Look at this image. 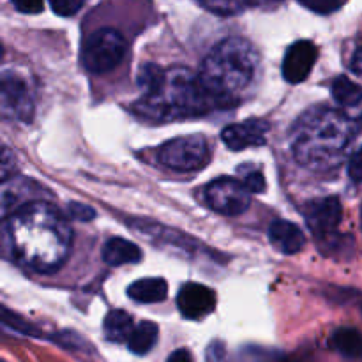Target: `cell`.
<instances>
[{"label":"cell","instance_id":"obj_29","mask_svg":"<svg viewBox=\"0 0 362 362\" xmlns=\"http://www.w3.org/2000/svg\"><path fill=\"white\" fill-rule=\"evenodd\" d=\"M16 11L23 14H39L42 11V0H13Z\"/></svg>","mask_w":362,"mask_h":362},{"label":"cell","instance_id":"obj_17","mask_svg":"<svg viewBox=\"0 0 362 362\" xmlns=\"http://www.w3.org/2000/svg\"><path fill=\"white\" fill-rule=\"evenodd\" d=\"M159 336V327L154 322H141L138 324V327L133 329L129 339H127V346L133 354L136 356H145V354L151 352L154 349L156 341H158Z\"/></svg>","mask_w":362,"mask_h":362},{"label":"cell","instance_id":"obj_23","mask_svg":"<svg viewBox=\"0 0 362 362\" xmlns=\"http://www.w3.org/2000/svg\"><path fill=\"white\" fill-rule=\"evenodd\" d=\"M83 2L85 0H49V6H52L53 13L67 18L74 16L83 7Z\"/></svg>","mask_w":362,"mask_h":362},{"label":"cell","instance_id":"obj_4","mask_svg":"<svg viewBox=\"0 0 362 362\" xmlns=\"http://www.w3.org/2000/svg\"><path fill=\"white\" fill-rule=\"evenodd\" d=\"M258 60V52L250 41L228 37L209 52L198 78L219 106L232 105L253 83Z\"/></svg>","mask_w":362,"mask_h":362},{"label":"cell","instance_id":"obj_5","mask_svg":"<svg viewBox=\"0 0 362 362\" xmlns=\"http://www.w3.org/2000/svg\"><path fill=\"white\" fill-rule=\"evenodd\" d=\"M126 55V39L115 28H99L85 41L81 49L83 67L92 74L115 69Z\"/></svg>","mask_w":362,"mask_h":362},{"label":"cell","instance_id":"obj_14","mask_svg":"<svg viewBox=\"0 0 362 362\" xmlns=\"http://www.w3.org/2000/svg\"><path fill=\"white\" fill-rule=\"evenodd\" d=\"M103 260H105V264L112 265V267L136 264V262L141 260V251L131 240L113 237V239L106 240V244L103 246Z\"/></svg>","mask_w":362,"mask_h":362},{"label":"cell","instance_id":"obj_21","mask_svg":"<svg viewBox=\"0 0 362 362\" xmlns=\"http://www.w3.org/2000/svg\"><path fill=\"white\" fill-rule=\"evenodd\" d=\"M198 4L218 16H235L251 6V0H198Z\"/></svg>","mask_w":362,"mask_h":362},{"label":"cell","instance_id":"obj_3","mask_svg":"<svg viewBox=\"0 0 362 362\" xmlns=\"http://www.w3.org/2000/svg\"><path fill=\"white\" fill-rule=\"evenodd\" d=\"M356 133V124L331 108L304 113L292 129V151L297 161L311 170L334 166Z\"/></svg>","mask_w":362,"mask_h":362},{"label":"cell","instance_id":"obj_8","mask_svg":"<svg viewBox=\"0 0 362 362\" xmlns=\"http://www.w3.org/2000/svg\"><path fill=\"white\" fill-rule=\"evenodd\" d=\"M205 202L218 214L239 216L251 205V193L244 187L243 180L223 177L209 184L205 189Z\"/></svg>","mask_w":362,"mask_h":362},{"label":"cell","instance_id":"obj_25","mask_svg":"<svg viewBox=\"0 0 362 362\" xmlns=\"http://www.w3.org/2000/svg\"><path fill=\"white\" fill-rule=\"evenodd\" d=\"M239 362H279V357L278 354H271L267 350L247 349L244 350Z\"/></svg>","mask_w":362,"mask_h":362},{"label":"cell","instance_id":"obj_18","mask_svg":"<svg viewBox=\"0 0 362 362\" xmlns=\"http://www.w3.org/2000/svg\"><path fill=\"white\" fill-rule=\"evenodd\" d=\"M332 349L350 359H362V332L356 329H338L331 338Z\"/></svg>","mask_w":362,"mask_h":362},{"label":"cell","instance_id":"obj_22","mask_svg":"<svg viewBox=\"0 0 362 362\" xmlns=\"http://www.w3.org/2000/svg\"><path fill=\"white\" fill-rule=\"evenodd\" d=\"M304 7L318 14H331L341 9L346 0H299Z\"/></svg>","mask_w":362,"mask_h":362},{"label":"cell","instance_id":"obj_33","mask_svg":"<svg viewBox=\"0 0 362 362\" xmlns=\"http://www.w3.org/2000/svg\"><path fill=\"white\" fill-rule=\"evenodd\" d=\"M2 55H4V46L2 42H0V60H2Z\"/></svg>","mask_w":362,"mask_h":362},{"label":"cell","instance_id":"obj_11","mask_svg":"<svg viewBox=\"0 0 362 362\" xmlns=\"http://www.w3.org/2000/svg\"><path fill=\"white\" fill-rule=\"evenodd\" d=\"M269 133V122L262 119H250L244 122L232 124L223 129L221 140L230 151H244L250 147L265 145Z\"/></svg>","mask_w":362,"mask_h":362},{"label":"cell","instance_id":"obj_13","mask_svg":"<svg viewBox=\"0 0 362 362\" xmlns=\"http://www.w3.org/2000/svg\"><path fill=\"white\" fill-rule=\"evenodd\" d=\"M269 239H271L272 246L279 250L285 255H296L306 244V237H304L303 230L292 221L286 219H276L271 226H269Z\"/></svg>","mask_w":362,"mask_h":362},{"label":"cell","instance_id":"obj_6","mask_svg":"<svg viewBox=\"0 0 362 362\" xmlns=\"http://www.w3.org/2000/svg\"><path fill=\"white\" fill-rule=\"evenodd\" d=\"M209 158L207 141L200 134L173 138L158 152L159 163L173 172H198L207 165Z\"/></svg>","mask_w":362,"mask_h":362},{"label":"cell","instance_id":"obj_28","mask_svg":"<svg viewBox=\"0 0 362 362\" xmlns=\"http://www.w3.org/2000/svg\"><path fill=\"white\" fill-rule=\"evenodd\" d=\"M207 362H228L226 346L221 341H214L207 346Z\"/></svg>","mask_w":362,"mask_h":362},{"label":"cell","instance_id":"obj_34","mask_svg":"<svg viewBox=\"0 0 362 362\" xmlns=\"http://www.w3.org/2000/svg\"><path fill=\"white\" fill-rule=\"evenodd\" d=\"M0 362H4V361H2V359H0Z\"/></svg>","mask_w":362,"mask_h":362},{"label":"cell","instance_id":"obj_2","mask_svg":"<svg viewBox=\"0 0 362 362\" xmlns=\"http://www.w3.org/2000/svg\"><path fill=\"white\" fill-rule=\"evenodd\" d=\"M141 99L133 110L148 122H170L189 119L219 108L218 101L205 90L198 74L187 67L163 69L156 64H144L138 73Z\"/></svg>","mask_w":362,"mask_h":362},{"label":"cell","instance_id":"obj_31","mask_svg":"<svg viewBox=\"0 0 362 362\" xmlns=\"http://www.w3.org/2000/svg\"><path fill=\"white\" fill-rule=\"evenodd\" d=\"M166 362H193V357H191V354L186 349H179L172 352V356L168 357Z\"/></svg>","mask_w":362,"mask_h":362},{"label":"cell","instance_id":"obj_32","mask_svg":"<svg viewBox=\"0 0 362 362\" xmlns=\"http://www.w3.org/2000/svg\"><path fill=\"white\" fill-rule=\"evenodd\" d=\"M352 69L354 73L359 74L362 78V46L356 52V55H354V60H352Z\"/></svg>","mask_w":362,"mask_h":362},{"label":"cell","instance_id":"obj_19","mask_svg":"<svg viewBox=\"0 0 362 362\" xmlns=\"http://www.w3.org/2000/svg\"><path fill=\"white\" fill-rule=\"evenodd\" d=\"M332 98L338 105L346 106V108H352L362 103V87L356 81L350 80L349 76H338L332 81Z\"/></svg>","mask_w":362,"mask_h":362},{"label":"cell","instance_id":"obj_24","mask_svg":"<svg viewBox=\"0 0 362 362\" xmlns=\"http://www.w3.org/2000/svg\"><path fill=\"white\" fill-rule=\"evenodd\" d=\"M14 166H16V161H14L13 152L0 141V184L9 179L11 173L14 172Z\"/></svg>","mask_w":362,"mask_h":362},{"label":"cell","instance_id":"obj_7","mask_svg":"<svg viewBox=\"0 0 362 362\" xmlns=\"http://www.w3.org/2000/svg\"><path fill=\"white\" fill-rule=\"evenodd\" d=\"M34 98L27 81L18 73L0 74V119L28 124L34 119Z\"/></svg>","mask_w":362,"mask_h":362},{"label":"cell","instance_id":"obj_10","mask_svg":"<svg viewBox=\"0 0 362 362\" xmlns=\"http://www.w3.org/2000/svg\"><path fill=\"white\" fill-rule=\"evenodd\" d=\"M318 59V48L311 41H297L286 49L283 59V78L288 83H303Z\"/></svg>","mask_w":362,"mask_h":362},{"label":"cell","instance_id":"obj_15","mask_svg":"<svg viewBox=\"0 0 362 362\" xmlns=\"http://www.w3.org/2000/svg\"><path fill=\"white\" fill-rule=\"evenodd\" d=\"M127 296L140 304L161 303L168 296V285L163 278H144L131 283Z\"/></svg>","mask_w":362,"mask_h":362},{"label":"cell","instance_id":"obj_26","mask_svg":"<svg viewBox=\"0 0 362 362\" xmlns=\"http://www.w3.org/2000/svg\"><path fill=\"white\" fill-rule=\"evenodd\" d=\"M67 212H69L71 218L76 219V221H92V219L95 218L94 209L88 207V205L85 204H78V202H71V204L67 205Z\"/></svg>","mask_w":362,"mask_h":362},{"label":"cell","instance_id":"obj_1","mask_svg":"<svg viewBox=\"0 0 362 362\" xmlns=\"http://www.w3.org/2000/svg\"><path fill=\"white\" fill-rule=\"evenodd\" d=\"M71 228L62 214L46 202L18 209L6 226L7 246L14 260L35 272H53L66 262Z\"/></svg>","mask_w":362,"mask_h":362},{"label":"cell","instance_id":"obj_30","mask_svg":"<svg viewBox=\"0 0 362 362\" xmlns=\"http://www.w3.org/2000/svg\"><path fill=\"white\" fill-rule=\"evenodd\" d=\"M349 175L354 182H362V147L352 156V159H350Z\"/></svg>","mask_w":362,"mask_h":362},{"label":"cell","instance_id":"obj_16","mask_svg":"<svg viewBox=\"0 0 362 362\" xmlns=\"http://www.w3.org/2000/svg\"><path fill=\"white\" fill-rule=\"evenodd\" d=\"M133 318L124 310H113L106 315L103 331H105L106 339L113 343H124L129 339L133 332Z\"/></svg>","mask_w":362,"mask_h":362},{"label":"cell","instance_id":"obj_12","mask_svg":"<svg viewBox=\"0 0 362 362\" xmlns=\"http://www.w3.org/2000/svg\"><path fill=\"white\" fill-rule=\"evenodd\" d=\"M343 218V207L341 202L334 197L324 198V200H317L310 204L306 211L308 225H310L311 232L317 237L324 239L331 233L336 232Z\"/></svg>","mask_w":362,"mask_h":362},{"label":"cell","instance_id":"obj_9","mask_svg":"<svg viewBox=\"0 0 362 362\" xmlns=\"http://www.w3.org/2000/svg\"><path fill=\"white\" fill-rule=\"evenodd\" d=\"M177 306L187 320H202L211 315L216 308V293L200 283H186L179 290Z\"/></svg>","mask_w":362,"mask_h":362},{"label":"cell","instance_id":"obj_20","mask_svg":"<svg viewBox=\"0 0 362 362\" xmlns=\"http://www.w3.org/2000/svg\"><path fill=\"white\" fill-rule=\"evenodd\" d=\"M0 325L11 329V331L18 332L21 336H30V338H39L41 331L35 329L30 322H27L25 318H21L20 315L14 313V311L7 310L6 306L0 304Z\"/></svg>","mask_w":362,"mask_h":362},{"label":"cell","instance_id":"obj_27","mask_svg":"<svg viewBox=\"0 0 362 362\" xmlns=\"http://www.w3.org/2000/svg\"><path fill=\"white\" fill-rule=\"evenodd\" d=\"M243 184L251 194L264 193L265 191V177L262 175V172H258V170H253L251 173H247V175L244 177Z\"/></svg>","mask_w":362,"mask_h":362}]
</instances>
